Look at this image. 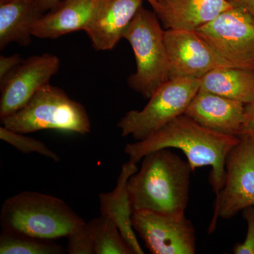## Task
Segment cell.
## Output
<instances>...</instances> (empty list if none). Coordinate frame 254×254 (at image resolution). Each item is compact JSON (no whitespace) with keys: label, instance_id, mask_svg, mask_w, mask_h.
Returning a JSON list of instances; mask_svg holds the SVG:
<instances>
[{"label":"cell","instance_id":"1","mask_svg":"<svg viewBox=\"0 0 254 254\" xmlns=\"http://www.w3.org/2000/svg\"><path fill=\"white\" fill-rule=\"evenodd\" d=\"M240 137L228 136L208 129L182 115L148 138L128 143L125 152L134 163L151 152L163 148H177L186 155L192 171L211 167L210 182L218 195L225 182V161Z\"/></svg>","mask_w":254,"mask_h":254},{"label":"cell","instance_id":"2","mask_svg":"<svg viewBox=\"0 0 254 254\" xmlns=\"http://www.w3.org/2000/svg\"><path fill=\"white\" fill-rule=\"evenodd\" d=\"M192 173L188 161L170 148L145 155L141 169L130 177L127 186L133 213L146 210L185 213Z\"/></svg>","mask_w":254,"mask_h":254},{"label":"cell","instance_id":"3","mask_svg":"<svg viewBox=\"0 0 254 254\" xmlns=\"http://www.w3.org/2000/svg\"><path fill=\"white\" fill-rule=\"evenodd\" d=\"M82 221L63 200L33 191L5 200L0 214L2 230L46 240L67 237Z\"/></svg>","mask_w":254,"mask_h":254},{"label":"cell","instance_id":"4","mask_svg":"<svg viewBox=\"0 0 254 254\" xmlns=\"http://www.w3.org/2000/svg\"><path fill=\"white\" fill-rule=\"evenodd\" d=\"M1 122L8 129L23 134L45 129L83 135L91 131L84 106L50 83L42 87L21 109Z\"/></svg>","mask_w":254,"mask_h":254},{"label":"cell","instance_id":"5","mask_svg":"<svg viewBox=\"0 0 254 254\" xmlns=\"http://www.w3.org/2000/svg\"><path fill=\"white\" fill-rule=\"evenodd\" d=\"M164 31L156 14L142 6L123 35L131 45L136 63V72L128 78V86L145 99H150L170 79Z\"/></svg>","mask_w":254,"mask_h":254},{"label":"cell","instance_id":"6","mask_svg":"<svg viewBox=\"0 0 254 254\" xmlns=\"http://www.w3.org/2000/svg\"><path fill=\"white\" fill-rule=\"evenodd\" d=\"M200 86V79L197 78H175L165 82L143 110H131L119 121L122 136L142 141L185 115Z\"/></svg>","mask_w":254,"mask_h":254},{"label":"cell","instance_id":"7","mask_svg":"<svg viewBox=\"0 0 254 254\" xmlns=\"http://www.w3.org/2000/svg\"><path fill=\"white\" fill-rule=\"evenodd\" d=\"M254 205V136L245 135L227 155L225 185L216 196L209 233L218 218L231 219L244 209Z\"/></svg>","mask_w":254,"mask_h":254},{"label":"cell","instance_id":"8","mask_svg":"<svg viewBox=\"0 0 254 254\" xmlns=\"http://www.w3.org/2000/svg\"><path fill=\"white\" fill-rule=\"evenodd\" d=\"M195 31L234 66L254 70V16L248 11L232 6Z\"/></svg>","mask_w":254,"mask_h":254},{"label":"cell","instance_id":"9","mask_svg":"<svg viewBox=\"0 0 254 254\" xmlns=\"http://www.w3.org/2000/svg\"><path fill=\"white\" fill-rule=\"evenodd\" d=\"M133 230L153 254H194L196 238L193 224L184 214L158 213L151 210L133 212Z\"/></svg>","mask_w":254,"mask_h":254},{"label":"cell","instance_id":"10","mask_svg":"<svg viewBox=\"0 0 254 254\" xmlns=\"http://www.w3.org/2000/svg\"><path fill=\"white\" fill-rule=\"evenodd\" d=\"M164 40L170 79L200 78L215 68L235 66L220 56L195 31L166 29Z\"/></svg>","mask_w":254,"mask_h":254},{"label":"cell","instance_id":"11","mask_svg":"<svg viewBox=\"0 0 254 254\" xmlns=\"http://www.w3.org/2000/svg\"><path fill=\"white\" fill-rule=\"evenodd\" d=\"M60 67L59 58L49 53L23 60L0 81L1 120L21 109L42 87L50 83Z\"/></svg>","mask_w":254,"mask_h":254},{"label":"cell","instance_id":"12","mask_svg":"<svg viewBox=\"0 0 254 254\" xmlns=\"http://www.w3.org/2000/svg\"><path fill=\"white\" fill-rule=\"evenodd\" d=\"M142 4L143 0H100L84 30L93 48L113 49Z\"/></svg>","mask_w":254,"mask_h":254},{"label":"cell","instance_id":"13","mask_svg":"<svg viewBox=\"0 0 254 254\" xmlns=\"http://www.w3.org/2000/svg\"><path fill=\"white\" fill-rule=\"evenodd\" d=\"M245 107V104L237 100L199 90L185 115L208 129L239 137Z\"/></svg>","mask_w":254,"mask_h":254},{"label":"cell","instance_id":"14","mask_svg":"<svg viewBox=\"0 0 254 254\" xmlns=\"http://www.w3.org/2000/svg\"><path fill=\"white\" fill-rule=\"evenodd\" d=\"M154 12L165 29L196 31L231 8L227 0H157Z\"/></svg>","mask_w":254,"mask_h":254},{"label":"cell","instance_id":"15","mask_svg":"<svg viewBox=\"0 0 254 254\" xmlns=\"http://www.w3.org/2000/svg\"><path fill=\"white\" fill-rule=\"evenodd\" d=\"M100 0H64L38 19L33 36L55 39L78 31H84Z\"/></svg>","mask_w":254,"mask_h":254},{"label":"cell","instance_id":"16","mask_svg":"<svg viewBox=\"0 0 254 254\" xmlns=\"http://www.w3.org/2000/svg\"><path fill=\"white\" fill-rule=\"evenodd\" d=\"M138 171L136 163L128 160L122 166L117 186L113 191L100 193V210L101 215L109 218L118 226L122 236L133 254H143L144 252L133 232L131 217L133 210L128 191L130 177Z\"/></svg>","mask_w":254,"mask_h":254},{"label":"cell","instance_id":"17","mask_svg":"<svg viewBox=\"0 0 254 254\" xmlns=\"http://www.w3.org/2000/svg\"><path fill=\"white\" fill-rule=\"evenodd\" d=\"M45 14L38 0H11L0 2V49L16 43L31 44L33 29Z\"/></svg>","mask_w":254,"mask_h":254},{"label":"cell","instance_id":"18","mask_svg":"<svg viewBox=\"0 0 254 254\" xmlns=\"http://www.w3.org/2000/svg\"><path fill=\"white\" fill-rule=\"evenodd\" d=\"M200 79V91L248 104L254 100V70L225 66L209 71Z\"/></svg>","mask_w":254,"mask_h":254},{"label":"cell","instance_id":"19","mask_svg":"<svg viewBox=\"0 0 254 254\" xmlns=\"http://www.w3.org/2000/svg\"><path fill=\"white\" fill-rule=\"evenodd\" d=\"M93 237L95 254H133L118 226L101 216L88 222Z\"/></svg>","mask_w":254,"mask_h":254},{"label":"cell","instance_id":"20","mask_svg":"<svg viewBox=\"0 0 254 254\" xmlns=\"http://www.w3.org/2000/svg\"><path fill=\"white\" fill-rule=\"evenodd\" d=\"M64 252L62 246L52 240L2 230L0 235L1 254H61Z\"/></svg>","mask_w":254,"mask_h":254},{"label":"cell","instance_id":"21","mask_svg":"<svg viewBox=\"0 0 254 254\" xmlns=\"http://www.w3.org/2000/svg\"><path fill=\"white\" fill-rule=\"evenodd\" d=\"M0 139L12 145L21 153L26 154L37 153L55 162L60 160L58 154L50 150L43 142L24 136L23 133L11 131L4 126L0 127Z\"/></svg>","mask_w":254,"mask_h":254},{"label":"cell","instance_id":"22","mask_svg":"<svg viewBox=\"0 0 254 254\" xmlns=\"http://www.w3.org/2000/svg\"><path fill=\"white\" fill-rule=\"evenodd\" d=\"M66 237L68 254H95L91 230L84 220L78 224Z\"/></svg>","mask_w":254,"mask_h":254},{"label":"cell","instance_id":"23","mask_svg":"<svg viewBox=\"0 0 254 254\" xmlns=\"http://www.w3.org/2000/svg\"><path fill=\"white\" fill-rule=\"evenodd\" d=\"M242 211L247 222V236L243 243L235 246L233 252L235 254H254V205L244 209Z\"/></svg>","mask_w":254,"mask_h":254},{"label":"cell","instance_id":"24","mask_svg":"<svg viewBox=\"0 0 254 254\" xmlns=\"http://www.w3.org/2000/svg\"><path fill=\"white\" fill-rule=\"evenodd\" d=\"M245 135L254 136V100L245 105V116L239 137Z\"/></svg>","mask_w":254,"mask_h":254},{"label":"cell","instance_id":"25","mask_svg":"<svg viewBox=\"0 0 254 254\" xmlns=\"http://www.w3.org/2000/svg\"><path fill=\"white\" fill-rule=\"evenodd\" d=\"M23 60L18 54L0 57V81L18 66Z\"/></svg>","mask_w":254,"mask_h":254},{"label":"cell","instance_id":"26","mask_svg":"<svg viewBox=\"0 0 254 254\" xmlns=\"http://www.w3.org/2000/svg\"><path fill=\"white\" fill-rule=\"evenodd\" d=\"M146 1L151 5L153 11L157 9L158 6L157 0H146ZM38 1L42 10H43L44 12H46V11H48V10L51 9L52 8L54 7L55 5L58 4V3L60 2V0H38Z\"/></svg>","mask_w":254,"mask_h":254},{"label":"cell","instance_id":"27","mask_svg":"<svg viewBox=\"0 0 254 254\" xmlns=\"http://www.w3.org/2000/svg\"><path fill=\"white\" fill-rule=\"evenodd\" d=\"M234 6L242 8L254 16V0H227Z\"/></svg>","mask_w":254,"mask_h":254},{"label":"cell","instance_id":"28","mask_svg":"<svg viewBox=\"0 0 254 254\" xmlns=\"http://www.w3.org/2000/svg\"><path fill=\"white\" fill-rule=\"evenodd\" d=\"M11 1V0H0V2H3V1Z\"/></svg>","mask_w":254,"mask_h":254}]
</instances>
